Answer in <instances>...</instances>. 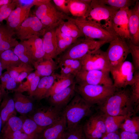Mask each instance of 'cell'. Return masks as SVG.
<instances>
[{"label":"cell","mask_w":139,"mask_h":139,"mask_svg":"<svg viewBox=\"0 0 139 139\" xmlns=\"http://www.w3.org/2000/svg\"><path fill=\"white\" fill-rule=\"evenodd\" d=\"M10 4L0 6V13L5 10L10 5Z\"/></svg>","instance_id":"cell-53"},{"label":"cell","mask_w":139,"mask_h":139,"mask_svg":"<svg viewBox=\"0 0 139 139\" xmlns=\"http://www.w3.org/2000/svg\"><path fill=\"white\" fill-rule=\"evenodd\" d=\"M2 127V119L0 114V139L1 135V131Z\"/></svg>","instance_id":"cell-54"},{"label":"cell","mask_w":139,"mask_h":139,"mask_svg":"<svg viewBox=\"0 0 139 139\" xmlns=\"http://www.w3.org/2000/svg\"><path fill=\"white\" fill-rule=\"evenodd\" d=\"M57 9L68 15L70 13L68 6V0H53Z\"/></svg>","instance_id":"cell-45"},{"label":"cell","mask_w":139,"mask_h":139,"mask_svg":"<svg viewBox=\"0 0 139 139\" xmlns=\"http://www.w3.org/2000/svg\"><path fill=\"white\" fill-rule=\"evenodd\" d=\"M119 134L120 139H139V133H134L122 131Z\"/></svg>","instance_id":"cell-49"},{"label":"cell","mask_w":139,"mask_h":139,"mask_svg":"<svg viewBox=\"0 0 139 139\" xmlns=\"http://www.w3.org/2000/svg\"><path fill=\"white\" fill-rule=\"evenodd\" d=\"M33 66L40 77L50 75L58 68V66L51 58H44L34 62Z\"/></svg>","instance_id":"cell-24"},{"label":"cell","mask_w":139,"mask_h":139,"mask_svg":"<svg viewBox=\"0 0 139 139\" xmlns=\"http://www.w3.org/2000/svg\"><path fill=\"white\" fill-rule=\"evenodd\" d=\"M109 73L96 70H81L75 75V81L77 84L112 85L113 82Z\"/></svg>","instance_id":"cell-11"},{"label":"cell","mask_w":139,"mask_h":139,"mask_svg":"<svg viewBox=\"0 0 139 139\" xmlns=\"http://www.w3.org/2000/svg\"><path fill=\"white\" fill-rule=\"evenodd\" d=\"M126 39L117 37L109 43L106 52L110 65V70L119 66L130 53L128 44Z\"/></svg>","instance_id":"cell-7"},{"label":"cell","mask_w":139,"mask_h":139,"mask_svg":"<svg viewBox=\"0 0 139 139\" xmlns=\"http://www.w3.org/2000/svg\"><path fill=\"white\" fill-rule=\"evenodd\" d=\"M65 15L56 9L46 13L40 20L46 31L57 27L65 20Z\"/></svg>","instance_id":"cell-21"},{"label":"cell","mask_w":139,"mask_h":139,"mask_svg":"<svg viewBox=\"0 0 139 139\" xmlns=\"http://www.w3.org/2000/svg\"><path fill=\"white\" fill-rule=\"evenodd\" d=\"M3 100L0 108V114L2 119V127L8 119L16 113L13 99L6 94L2 97Z\"/></svg>","instance_id":"cell-27"},{"label":"cell","mask_w":139,"mask_h":139,"mask_svg":"<svg viewBox=\"0 0 139 139\" xmlns=\"http://www.w3.org/2000/svg\"><path fill=\"white\" fill-rule=\"evenodd\" d=\"M37 139H39L38 138V137H37Z\"/></svg>","instance_id":"cell-58"},{"label":"cell","mask_w":139,"mask_h":139,"mask_svg":"<svg viewBox=\"0 0 139 139\" xmlns=\"http://www.w3.org/2000/svg\"><path fill=\"white\" fill-rule=\"evenodd\" d=\"M92 0H68L70 13L76 17L84 18Z\"/></svg>","instance_id":"cell-28"},{"label":"cell","mask_w":139,"mask_h":139,"mask_svg":"<svg viewBox=\"0 0 139 139\" xmlns=\"http://www.w3.org/2000/svg\"><path fill=\"white\" fill-rule=\"evenodd\" d=\"M63 110L51 105L43 106L37 109L30 118L39 126L45 129L60 118Z\"/></svg>","instance_id":"cell-12"},{"label":"cell","mask_w":139,"mask_h":139,"mask_svg":"<svg viewBox=\"0 0 139 139\" xmlns=\"http://www.w3.org/2000/svg\"><path fill=\"white\" fill-rule=\"evenodd\" d=\"M65 19L70 21L79 28L85 39L111 41L117 37L92 21L82 17L73 18L66 15Z\"/></svg>","instance_id":"cell-4"},{"label":"cell","mask_w":139,"mask_h":139,"mask_svg":"<svg viewBox=\"0 0 139 139\" xmlns=\"http://www.w3.org/2000/svg\"><path fill=\"white\" fill-rule=\"evenodd\" d=\"M0 139H8V138H7L1 135V136Z\"/></svg>","instance_id":"cell-57"},{"label":"cell","mask_w":139,"mask_h":139,"mask_svg":"<svg viewBox=\"0 0 139 139\" xmlns=\"http://www.w3.org/2000/svg\"><path fill=\"white\" fill-rule=\"evenodd\" d=\"M82 128L88 139H101L106 133L104 114L101 112L92 115Z\"/></svg>","instance_id":"cell-13"},{"label":"cell","mask_w":139,"mask_h":139,"mask_svg":"<svg viewBox=\"0 0 139 139\" xmlns=\"http://www.w3.org/2000/svg\"><path fill=\"white\" fill-rule=\"evenodd\" d=\"M104 115L106 129V133L113 132L118 131L125 119L128 117L123 116Z\"/></svg>","instance_id":"cell-33"},{"label":"cell","mask_w":139,"mask_h":139,"mask_svg":"<svg viewBox=\"0 0 139 139\" xmlns=\"http://www.w3.org/2000/svg\"><path fill=\"white\" fill-rule=\"evenodd\" d=\"M92 106L86 102L76 92L63 110L67 129L74 128L80 125L81 121L91 114Z\"/></svg>","instance_id":"cell-2"},{"label":"cell","mask_w":139,"mask_h":139,"mask_svg":"<svg viewBox=\"0 0 139 139\" xmlns=\"http://www.w3.org/2000/svg\"><path fill=\"white\" fill-rule=\"evenodd\" d=\"M16 83L14 80L11 77L7 81L6 85L5 91L6 90V94H8V91L13 92L14 90L17 87Z\"/></svg>","instance_id":"cell-50"},{"label":"cell","mask_w":139,"mask_h":139,"mask_svg":"<svg viewBox=\"0 0 139 139\" xmlns=\"http://www.w3.org/2000/svg\"><path fill=\"white\" fill-rule=\"evenodd\" d=\"M118 10L100 3L98 0H92L84 18L95 22L113 33L112 21Z\"/></svg>","instance_id":"cell-5"},{"label":"cell","mask_w":139,"mask_h":139,"mask_svg":"<svg viewBox=\"0 0 139 139\" xmlns=\"http://www.w3.org/2000/svg\"><path fill=\"white\" fill-rule=\"evenodd\" d=\"M76 84L75 81L65 89L49 97L50 105L63 110L74 97L76 93Z\"/></svg>","instance_id":"cell-17"},{"label":"cell","mask_w":139,"mask_h":139,"mask_svg":"<svg viewBox=\"0 0 139 139\" xmlns=\"http://www.w3.org/2000/svg\"><path fill=\"white\" fill-rule=\"evenodd\" d=\"M135 105L130 89L126 88L117 89L99 106L101 112L105 115L129 117L134 113Z\"/></svg>","instance_id":"cell-1"},{"label":"cell","mask_w":139,"mask_h":139,"mask_svg":"<svg viewBox=\"0 0 139 139\" xmlns=\"http://www.w3.org/2000/svg\"><path fill=\"white\" fill-rule=\"evenodd\" d=\"M64 139H88L84 132L82 126L80 124L76 127L67 129Z\"/></svg>","instance_id":"cell-40"},{"label":"cell","mask_w":139,"mask_h":139,"mask_svg":"<svg viewBox=\"0 0 139 139\" xmlns=\"http://www.w3.org/2000/svg\"><path fill=\"white\" fill-rule=\"evenodd\" d=\"M101 139H120L119 134L118 131L113 132L106 133Z\"/></svg>","instance_id":"cell-51"},{"label":"cell","mask_w":139,"mask_h":139,"mask_svg":"<svg viewBox=\"0 0 139 139\" xmlns=\"http://www.w3.org/2000/svg\"><path fill=\"white\" fill-rule=\"evenodd\" d=\"M11 76L6 71L2 73L0 78V89L1 91L2 97L6 94L5 91L6 85L7 81Z\"/></svg>","instance_id":"cell-48"},{"label":"cell","mask_w":139,"mask_h":139,"mask_svg":"<svg viewBox=\"0 0 139 139\" xmlns=\"http://www.w3.org/2000/svg\"><path fill=\"white\" fill-rule=\"evenodd\" d=\"M33 6L19 5L11 13L6 19L7 26L15 31L29 17Z\"/></svg>","instance_id":"cell-18"},{"label":"cell","mask_w":139,"mask_h":139,"mask_svg":"<svg viewBox=\"0 0 139 139\" xmlns=\"http://www.w3.org/2000/svg\"><path fill=\"white\" fill-rule=\"evenodd\" d=\"M67 129L66 118L63 111L60 118L45 128L38 138L39 139H64Z\"/></svg>","instance_id":"cell-15"},{"label":"cell","mask_w":139,"mask_h":139,"mask_svg":"<svg viewBox=\"0 0 139 139\" xmlns=\"http://www.w3.org/2000/svg\"><path fill=\"white\" fill-rule=\"evenodd\" d=\"M19 5H30L38 7L51 1L50 0H15Z\"/></svg>","instance_id":"cell-46"},{"label":"cell","mask_w":139,"mask_h":139,"mask_svg":"<svg viewBox=\"0 0 139 139\" xmlns=\"http://www.w3.org/2000/svg\"></svg>","instance_id":"cell-59"},{"label":"cell","mask_w":139,"mask_h":139,"mask_svg":"<svg viewBox=\"0 0 139 139\" xmlns=\"http://www.w3.org/2000/svg\"><path fill=\"white\" fill-rule=\"evenodd\" d=\"M81 59V70H96L110 72V65L106 51L100 48L89 53Z\"/></svg>","instance_id":"cell-8"},{"label":"cell","mask_w":139,"mask_h":139,"mask_svg":"<svg viewBox=\"0 0 139 139\" xmlns=\"http://www.w3.org/2000/svg\"><path fill=\"white\" fill-rule=\"evenodd\" d=\"M75 81V76L74 75L63 76L56 73V79L46 98L61 91L71 85Z\"/></svg>","instance_id":"cell-26"},{"label":"cell","mask_w":139,"mask_h":139,"mask_svg":"<svg viewBox=\"0 0 139 139\" xmlns=\"http://www.w3.org/2000/svg\"><path fill=\"white\" fill-rule=\"evenodd\" d=\"M135 70L132 63L125 61L119 66L111 70L110 72L114 79L113 85L117 89L131 86L134 82Z\"/></svg>","instance_id":"cell-10"},{"label":"cell","mask_w":139,"mask_h":139,"mask_svg":"<svg viewBox=\"0 0 139 139\" xmlns=\"http://www.w3.org/2000/svg\"><path fill=\"white\" fill-rule=\"evenodd\" d=\"M133 83L130 89L132 99L136 105L139 102V71H135L134 75Z\"/></svg>","instance_id":"cell-42"},{"label":"cell","mask_w":139,"mask_h":139,"mask_svg":"<svg viewBox=\"0 0 139 139\" xmlns=\"http://www.w3.org/2000/svg\"><path fill=\"white\" fill-rule=\"evenodd\" d=\"M40 75L37 73L33 80L30 83L23 86L19 85L13 92L22 93L26 92H27L29 97L32 98L38 84L40 79Z\"/></svg>","instance_id":"cell-39"},{"label":"cell","mask_w":139,"mask_h":139,"mask_svg":"<svg viewBox=\"0 0 139 139\" xmlns=\"http://www.w3.org/2000/svg\"><path fill=\"white\" fill-rule=\"evenodd\" d=\"M56 73L54 72L50 75L43 77L40 79L33 97L38 100L46 98L56 79Z\"/></svg>","instance_id":"cell-23"},{"label":"cell","mask_w":139,"mask_h":139,"mask_svg":"<svg viewBox=\"0 0 139 139\" xmlns=\"http://www.w3.org/2000/svg\"><path fill=\"white\" fill-rule=\"evenodd\" d=\"M136 0H98L100 3L117 10L129 7L134 5Z\"/></svg>","instance_id":"cell-38"},{"label":"cell","mask_w":139,"mask_h":139,"mask_svg":"<svg viewBox=\"0 0 139 139\" xmlns=\"http://www.w3.org/2000/svg\"><path fill=\"white\" fill-rule=\"evenodd\" d=\"M110 41L78 38L64 52L58 60L80 59L89 53L100 48L103 45Z\"/></svg>","instance_id":"cell-6"},{"label":"cell","mask_w":139,"mask_h":139,"mask_svg":"<svg viewBox=\"0 0 139 139\" xmlns=\"http://www.w3.org/2000/svg\"><path fill=\"white\" fill-rule=\"evenodd\" d=\"M57 38L56 57L64 52L77 39L68 37L62 33L58 27L55 29Z\"/></svg>","instance_id":"cell-31"},{"label":"cell","mask_w":139,"mask_h":139,"mask_svg":"<svg viewBox=\"0 0 139 139\" xmlns=\"http://www.w3.org/2000/svg\"><path fill=\"white\" fill-rule=\"evenodd\" d=\"M128 44L129 52L132 56V64L135 71L139 69V46L133 44L129 40Z\"/></svg>","instance_id":"cell-43"},{"label":"cell","mask_w":139,"mask_h":139,"mask_svg":"<svg viewBox=\"0 0 139 139\" xmlns=\"http://www.w3.org/2000/svg\"><path fill=\"white\" fill-rule=\"evenodd\" d=\"M46 32L40 20L35 15L29 17L15 31V34L21 41L33 36H43Z\"/></svg>","instance_id":"cell-9"},{"label":"cell","mask_w":139,"mask_h":139,"mask_svg":"<svg viewBox=\"0 0 139 139\" xmlns=\"http://www.w3.org/2000/svg\"><path fill=\"white\" fill-rule=\"evenodd\" d=\"M57 27L63 34L75 39L84 36L78 27L70 21H63Z\"/></svg>","instance_id":"cell-30"},{"label":"cell","mask_w":139,"mask_h":139,"mask_svg":"<svg viewBox=\"0 0 139 139\" xmlns=\"http://www.w3.org/2000/svg\"><path fill=\"white\" fill-rule=\"evenodd\" d=\"M23 119L13 115L10 117L2 127L1 134L22 130Z\"/></svg>","instance_id":"cell-35"},{"label":"cell","mask_w":139,"mask_h":139,"mask_svg":"<svg viewBox=\"0 0 139 139\" xmlns=\"http://www.w3.org/2000/svg\"><path fill=\"white\" fill-rule=\"evenodd\" d=\"M58 61L59 63L58 65L67 67L74 72L75 75L81 70L82 62L81 59H66L58 60Z\"/></svg>","instance_id":"cell-41"},{"label":"cell","mask_w":139,"mask_h":139,"mask_svg":"<svg viewBox=\"0 0 139 139\" xmlns=\"http://www.w3.org/2000/svg\"><path fill=\"white\" fill-rule=\"evenodd\" d=\"M30 98L22 93L15 92L13 99L15 108L16 110L20 114L24 115L33 110V105Z\"/></svg>","instance_id":"cell-22"},{"label":"cell","mask_w":139,"mask_h":139,"mask_svg":"<svg viewBox=\"0 0 139 139\" xmlns=\"http://www.w3.org/2000/svg\"><path fill=\"white\" fill-rule=\"evenodd\" d=\"M116 89L113 85L78 84L76 91L86 102L92 105H100L112 94Z\"/></svg>","instance_id":"cell-3"},{"label":"cell","mask_w":139,"mask_h":139,"mask_svg":"<svg viewBox=\"0 0 139 139\" xmlns=\"http://www.w3.org/2000/svg\"><path fill=\"white\" fill-rule=\"evenodd\" d=\"M131 117H127L125 119L119 128L122 131L129 132L139 133V116Z\"/></svg>","instance_id":"cell-36"},{"label":"cell","mask_w":139,"mask_h":139,"mask_svg":"<svg viewBox=\"0 0 139 139\" xmlns=\"http://www.w3.org/2000/svg\"><path fill=\"white\" fill-rule=\"evenodd\" d=\"M55 29L46 31L43 35L42 47L45 58H56L57 49V38Z\"/></svg>","instance_id":"cell-19"},{"label":"cell","mask_w":139,"mask_h":139,"mask_svg":"<svg viewBox=\"0 0 139 139\" xmlns=\"http://www.w3.org/2000/svg\"><path fill=\"white\" fill-rule=\"evenodd\" d=\"M6 70L10 76L18 83L26 78L34 68L32 65L21 62L10 66Z\"/></svg>","instance_id":"cell-20"},{"label":"cell","mask_w":139,"mask_h":139,"mask_svg":"<svg viewBox=\"0 0 139 139\" xmlns=\"http://www.w3.org/2000/svg\"><path fill=\"white\" fill-rule=\"evenodd\" d=\"M44 129L31 118L23 119L22 130L31 139H36Z\"/></svg>","instance_id":"cell-32"},{"label":"cell","mask_w":139,"mask_h":139,"mask_svg":"<svg viewBox=\"0 0 139 139\" xmlns=\"http://www.w3.org/2000/svg\"><path fill=\"white\" fill-rule=\"evenodd\" d=\"M129 8H121L115 12L112 19V27L113 33L117 37L129 40L127 14Z\"/></svg>","instance_id":"cell-14"},{"label":"cell","mask_w":139,"mask_h":139,"mask_svg":"<svg viewBox=\"0 0 139 139\" xmlns=\"http://www.w3.org/2000/svg\"><path fill=\"white\" fill-rule=\"evenodd\" d=\"M12 1L11 0H0V6L10 4Z\"/></svg>","instance_id":"cell-52"},{"label":"cell","mask_w":139,"mask_h":139,"mask_svg":"<svg viewBox=\"0 0 139 139\" xmlns=\"http://www.w3.org/2000/svg\"><path fill=\"white\" fill-rule=\"evenodd\" d=\"M129 41L134 45L139 46V2L127 10Z\"/></svg>","instance_id":"cell-16"},{"label":"cell","mask_w":139,"mask_h":139,"mask_svg":"<svg viewBox=\"0 0 139 139\" xmlns=\"http://www.w3.org/2000/svg\"><path fill=\"white\" fill-rule=\"evenodd\" d=\"M12 50L22 62L33 66L34 61L32 55L28 47L23 41L19 42Z\"/></svg>","instance_id":"cell-29"},{"label":"cell","mask_w":139,"mask_h":139,"mask_svg":"<svg viewBox=\"0 0 139 139\" xmlns=\"http://www.w3.org/2000/svg\"><path fill=\"white\" fill-rule=\"evenodd\" d=\"M3 71L2 64L0 61V78L2 74V72Z\"/></svg>","instance_id":"cell-55"},{"label":"cell","mask_w":139,"mask_h":139,"mask_svg":"<svg viewBox=\"0 0 139 139\" xmlns=\"http://www.w3.org/2000/svg\"><path fill=\"white\" fill-rule=\"evenodd\" d=\"M0 61L3 70L22 62L12 49L6 50L0 54Z\"/></svg>","instance_id":"cell-34"},{"label":"cell","mask_w":139,"mask_h":139,"mask_svg":"<svg viewBox=\"0 0 139 139\" xmlns=\"http://www.w3.org/2000/svg\"><path fill=\"white\" fill-rule=\"evenodd\" d=\"M15 34V31L10 29L2 38L0 43V54L12 47H15L18 44L19 42L16 38L13 37V36Z\"/></svg>","instance_id":"cell-37"},{"label":"cell","mask_w":139,"mask_h":139,"mask_svg":"<svg viewBox=\"0 0 139 139\" xmlns=\"http://www.w3.org/2000/svg\"><path fill=\"white\" fill-rule=\"evenodd\" d=\"M17 5V4L15 0H13L12 2L7 8L0 13V22L6 20Z\"/></svg>","instance_id":"cell-47"},{"label":"cell","mask_w":139,"mask_h":139,"mask_svg":"<svg viewBox=\"0 0 139 139\" xmlns=\"http://www.w3.org/2000/svg\"><path fill=\"white\" fill-rule=\"evenodd\" d=\"M1 135L8 139H31L22 130L5 133L1 134Z\"/></svg>","instance_id":"cell-44"},{"label":"cell","mask_w":139,"mask_h":139,"mask_svg":"<svg viewBox=\"0 0 139 139\" xmlns=\"http://www.w3.org/2000/svg\"><path fill=\"white\" fill-rule=\"evenodd\" d=\"M23 41L29 48L34 62L45 58V53L42 47V38L38 36H33Z\"/></svg>","instance_id":"cell-25"},{"label":"cell","mask_w":139,"mask_h":139,"mask_svg":"<svg viewBox=\"0 0 139 139\" xmlns=\"http://www.w3.org/2000/svg\"><path fill=\"white\" fill-rule=\"evenodd\" d=\"M2 93L1 91V90L0 89V103L2 99Z\"/></svg>","instance_id":"cell-56"}]
</instances>
